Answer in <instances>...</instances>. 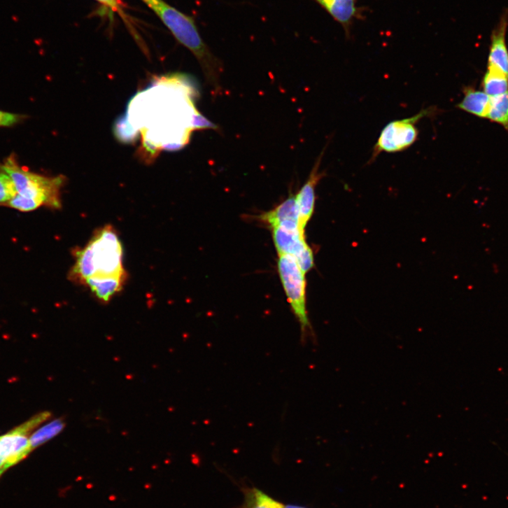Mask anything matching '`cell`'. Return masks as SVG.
I'll return each mask as SVG.
<instances>
[{"mask_svg":"<svg viewBox=\"0 0 508 508\" xmlns=\"http://www.w3.org/2000/svg\"><path fill=\"white\" fill-rule=\"evenodd\" d=\"M483 91L494 98L508 93V76L488 67L482 80Z\"/></svg>","mask_w":508,"mask_h":508,"instance_id":"obj_14","label":"cell"},{"mask_svg":"<svg viewBox=\"0 0 508 508\" xmlns=\"http://www.w3.org/2000/svg\"><path fill=\"white\" fill-rule=\"evenodd\" d=\"M23 119L22 115L0 111V127H12Z\"/></svg>","mask_w":508,"mask_h":508,"instance_id":"obj_20","label":"cell"},{"mask_svg":"<svg viewBox=\"0 0 508 508\" xmlns=\"http://www.w3.org/2000/svg\"><path fill=\"white\" fill-rule=\"evenodd\" d=\"M160 18L176 38L198 60L210 87L216 96L222 91L223 64L204 42L193 17L169 6L162 0H143Z\"/></svg>","mask_w":508,"mask_h":508,"instance_id":"obj_3","label":"cell"},{"mask_svg":"<svg viewBox=\"0 0 508 508\" xmlns=\"http://www.w3.org/2000/svg\"><path fill=\"white\" fill-rule=\"evenodd\" d=\"M98 1L106 6H108L113 10L118 11L120 9L118 0H98Z\"/></svg>","mask_w":508,"mask_h":508,"instance_id":"obj_21","label":"cell"},{"mask_svg":"<svg viewBox=\"0 0 508 508\" xmlns=\"http://www.w3.org/2000/svg\"><path fill=\"white\" fill-rule=\"evenodd\" d=\"M260 219L271 228L285 221L299 222V211L296 196L291 195L276 209L261 215Z\"/></svg>","mask_w":508,"mask_h":508,"instance_id":"obj_13","label":"cell"},{"mask_svg":"<svg viewBox=\"0 0 508 508\" xmlns=\"http://www.w3.org/2000/svg\"><path fill=\"white\" fill-rule=\"evenodd\" d=\"M2 474H3L2 472H0V475H1Z\"/></svg>","mask_w":508,"mask_h":508,"instance_id":"obj_23","label":"cell"},{"mask_svg":"<svg viewBox=\"0 0 508 508\" xmlns=\"http://www.w3.org/2000/svg\"><path fill=\"white\" fill-rule=\"evenodd\" d=\"M273 239L278 255L293 257L306 274L314 265L313 253L305 239V232L298 221H285L271 228Z\"/></svg>","mask_w":508,"mask_h":508,"instance_id":"obj_7","label":"cell"},{"mask_svg":"<svg viewBox=\"0 0 508 508\" xmlns=\"http://www.w3.org/2000/svg\"><path fill=\"white\" fill-rule=\"evenodd\" d=\"M285 505L263 491L253 488L245 493V500L241 508H284Z\"/></svg>","mask_w":508,"mask_h":508,"instance_id":"obj_16","label":"cell"},{"mask_svg":"<svg viewBox=\"0 0 508 508\" xmlns=\"http://www.w3.org/2000/svg\"><path fill=\"white\" fill-rule=\"evenodd\" d=\"M325 10L345 30L350 37L351 29L356 20H362L363 9L358 7V0H313Z\"/></svg>","mask_w":508,"mask_h":508,"instance_id":"obj_10","label":"cell"},{"mask_svg":"<svg viewBox=\"0 0 508 508\" xmlns=\"http://www.w3.org/2000/svg\"><path fill=\"white\" fill-rule=\"evenodd\" d=\"M508 16H503L491 35L488 58V67L494 69L508 76V49L506 32Z\"/></svg>","mask_w":508,"mask_h":508,"instance_id":"obj_11","label":"cell"},{"mask_svg":"<svg viewBox=\"0 0 508 508\" xmlns=\"http://www.w3.org/2000/svg\"><path fill=\"white\" fill-rule=\"evenodd\" d=\"M65 428V423L62 418L52 421L36 431L30 437L32 450L43 445L60 434Z\"/></svg>","mask_w":508,"mask_h":508,"instance_id":"obj_15","label":"cell"},{"mask_svg":"<svg viewBox=\"0 0 508 508\" xmlns=\"http://www.w3.org/2000/svg\"><path fill=\"white\" fill-rule=\"evenodd\" d=\"M17 195L12 179L6 174L0 172V206H7Z\"/></svg>","mask_w":508,"mask_h":508,"instance_id":"obj_18","label":"cell"},{"mask_svg":"<svg viewBox=\"0 0 508 508\" xmlns=\"http://www.w3.org/2000/svg\"><path fill=\"white\" fill-rule=\"evenodd\" d=\"M7 206L23 212L35 211L41 207L36 201L18 194L10 201Z\"/></svg>","mask_w":508,"mask_h":508,"instance_id":"obj_19","label":"cell"},{"mask_svg":"<svg viewBox=\"0 0 508 508\" xmlns=\"http://www.w3.org/2000/svg\"><path fill=\"white\" fill-rule=\"evenodd\" d=\"M284 508H306V507H304L298 506V505H285Z\"/></svg>","mask_w":508,"mask_h":508,"instance_id":"obj_22","label":"cell"},{"mask_svg":"<svg viewBox=\"0 0 508 508\" xmlns=\"http://www.w3.org/2000/svg\"><path fill=\"white\" fill-rule=\"evenodd\" d=\"M50 415L49 412L41 413L17 429L0 437V472L3 473L21 462L33 451L28 435Z\"/></svg>","mask_w":508,"mask_h":508,"instance_id":"obj_8","label":"cell"},{"mask_svg":"<svg viewBox=\"0 0 508 508\" xmlns=\"http://www.w3.org/2000/svg\"><path fill=\"white\" fill-rule=\"evenodd\" d=\"M0 172L12 179L18 195L36 201L41 206L62 209L61 195L66 183L65 176L48 177L32 173L20 166L14 155L0 164Z\"/></svg>","mask_w":508,"mask_h":508,"instance_id":"obj_4","label":"cell"},{"mask_svg":"<svg viewBox=\"0 0 508 508\" xmlns=\"http://www.w3.org/2000/svg\"><path fill=\"white\" fill-rule=\"evenodd\" d=\"M463 94L464 98L457 108L479 118L487 119L491 98L484 91L472 87H465Z\"/></svg>","mask_w":508,"mask_h":508,"instance_id":"obj_12","label":"cell"},{"mask_svg":"<svg viewBox=\"0 0 508 508\" xmlns=\"http://www.w3.org/2000/svg\"><path fill=\"white\" fill-rule=\"evenodd\" d=\"M487 119L500 125L508 132V93L491 98Z\"/></svg>","mask_w":508,"mask_h":508,"instance_id":"obj_17","label":"cell"},{"mask_svg":"<svg viewBox=\"0 0 508 508\" xmlns=\"http://www.w3.org/2000/svg\"><path fill=\"white\" fill-rule=\"evenodd\" d=\"M69 278L90 289L102 303H108L125 288L127 274L124 248L113 227L98 230L84 247L78 249Z\"/></svg>","mask_w":508,"mask_h":508,"instance_id":"obj_2","label":"cell"},{"mask_svg":"<svg viewBox=\"0 0 508 508\" xmlns=\"http://www.w3.org/2000/svg\"><path fill=\"white\" fill-rule=\"evenodd\" d=\"M278 256L280 278L295 316L300 324L302 340L305 341L311 332L306 310L305 274L293 257L285 254Z\"/></svg>","mask_w":508,"mask_h":508,"instance_id":"obj_5","label":"cell"},{"mask_svg":"<svg viewBox=\"0 0 508 508\" xmlns=\"http://www.w3.org/2000/svg\"><path fill=\"white\" fill-rule=\"evenodd\" d=\"M439 112L437 108L430 107L422 109L413 117L388 123L380 134L369 162L374 161L383 152L395 153L410 148L418 137L416 127L418 122L423 118L433 117Z\"/></svg>","mask_w":508,"mask_h":508,"instance_id":"obj_6","label":"cell"},{"mask_svg":"<svg viewBox=\"0 0 508 508\" xmlns=\"http://www.w3.org/2000/svg\"><path fill=\"white\" fill-rule=\"evenodd\" d=\"M154 85L134 97L125 117L133 129L137 126L142 136V155L150 161L162 150L185 147L201 114L195 104L197 92L181 75L162 77Z\"/></svg>","mask_w":508,"mask_h":508,"instance_id":"obj_1","label":"cell"},{"mask_svg":"<svg viewBox=\"0 0 508 508\" xmlns=\"http://www.w3.org/2000/svg\"><path fill=\"white\" fill-rule=\"evenodd\" d=\"M324 150L318 157L306 183L296 195V201L299 211V224L300 229L304 232H305L306 225L312 217L314 211L316 188L319 181L324 176L323 173L319 172V167L324 154Z\"/></svg>","mask_w":508,"mask_h":508,"instance_id":"obj_9","label":"cell"}]
</instances>
